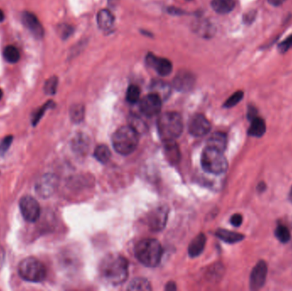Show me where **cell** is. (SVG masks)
Listing matches in <instances>:
<instances>
[{
  "mask_svg": "<svg viewBox=\"0 0 292 291\" xmlns=\"http://www.w3.org/2000/svg\"><path fill=\"white\" fill-rule=\"evenodd\" d=\"M99 272L106 283L112 285H122L128 277V262L120 254H109L101 261Z\"/></svg>",
  "mask_w": 292,
  "mask_h": 291,
  "instance_id": "1",
  "label": "cell"
},
{
  "mask_svg": "<svg viewBox=\"0 0 292 291\" xmlns=\"http://www.w3.org/2000/svg\"><path fill=\"white\" fill-rule=\"evenodd\" d=\"M134 253L137 259L144 266L148 268H156L162 260L163 248L156 239L146 238L136 244Z\"/></svg>",
  "mask_w": 292,
  "mask_h": 291,
  "instance_id": "2",
  "label": "cell"
},
{
  "mask_svg": "<svg viewBox=\"0 0 292 291\" xmlns=\"http://www.w3.org/2000/svg\"><path fill=\"white\" fill-rule=\"evenodd\" d=\"M157 127L160 137L164 142L174 140L183 132L182 117L176 112H166L160 115Z\"/></svg>",
  "mask_w": 292,
  "mask_h": 291,
  "instance_id": "3",
  "label": "cell"
},
{
  "mask_svg": "<svg viewBox=\"0 0 292 291\" xmlns=\"http://www.w3.org/2000/svg\"><path fill=\"white\" fill-rule=\"evenodd\" d=\"M139 132L131 125L118 129L112 137L114 149L123 156H128L136 149L139 145Z\"/></svg>",
  "mask_w": 292,
  "mask_h": 291,
  "instance_id": "4",
  "label": "cell"
},
{
  "mask_svg": "<svg viewBox=\"0 0 292 291\" xmlns=\"http://www.w3.org/2000/svg\"><path fill=\"white\" fill-rule=\"evenodd\" d=\"M220 150L206 147L202 154L201 163L204 171L212 174H221L228 170L227 158Z\"/></svg>",
  "mask_w": 292,
  "mask_h": 291,
  "instance_id": "5",
  "label": "cell"
},
{
  "mask_svg": "<svg viewBox=\"0 0 292 291\" xmlns=\"http://www.w3.org/2000/svg\"><path fill=\"white\" fill-rule=\"evenodd\" d=\"M18 272L21 278L32 283H40L46 277V269L44 265L34 257L26 258L21 261Z\"/></svg>",
  "mask_w": 292,
  "mask_h": 291,
  "instance_id": "6",
  "label": "cell"
},
{
  "mask_svg": "<svg viewBox=\"0 0 292 291\" xmlns=\"http://www.w3.org/2000/svg\"><path fill=\"white\" fill-rule=\"evenodd\" d=\"M21 213L28 222H35L41 215V207L36 199L32 196H23L19 203Z\"/></svg>",
  "mask_w": 292,
  "mask_h": 291,
  "instance_id": "7",
  "label": "cell"
},
{
  "mask_svg": "<svg viewBox=\"0 0 292 291\" xmlns=\"http://www.w3.org/2000/svg\"><path fill=\"white\" fill-rule=\"evenodd\" d=\"M168 218V208L166 206H160L153 209L148 215L147 223L152 231H161L166 227Z\"/></svg>",
  "mask_w": 292,
  "mask_h": 291,
  "instance_id": "8",
  "label": "cell"
},
{
  "mask_svg": "<svg viewBox=\"0 0 292 291\" xmlns=\"http://www.w3.org/2000/svg\"><path fill=\"white\" fill-rule=\"evenodd\" d=\"M140 108V111L147 117H153L158 115L162 108V98L152 92L141 99Z\"/></svg>",
  "mask_w": 292,
  "mask_h": 291,
  "instance_id": "9",
  "label": "cell"
},
{
  "mask_svg": "<svg viewBox=\"0 0 292 291\" xmlns=\"http://www.w3.org/2000/svg\"><path fill=\"white\" fill-rule=\"evenodd\" d=\"M210 122L204 115H194L189 123V132L191 135L197 138L204 137L210 131Z\"/></svg>",
  "mask_w": 292,
  "mask_h": 291,
  "instance_id": "10",
  "label": "cell"
},
{
  "mask_svg": "<svg viewBox=\"0 0 292 291\" xmlns=\"http://www.w3.org/2000/svg\"><path fill=\"white\" fill-rule=\"evenodd\" d=\"M268 274V266L265 261H259L253 268L250 278V285L253 291H258L263 287Z\"/></svg>",
  "mask_w": 292,
  "mask_h": 291,
  "instance_id": "11",
  "label": "cell"
},
{
  "mask_svg": "<svg viewBox=\"0 0 292 291\" xmlns=\"http://www.w3.org/2000/svg\"><path fill=\"white\" fill-rule=\"evenodd\" d=\"M147 65L152 68L159 75L167 76L173 69V65L166 58H158L154 54H148L146 58Z\"/></svg>",
  "mask_w": 292,
  "mask_h": 291,
  "instance_id": "12",
  "label": "cell"
},
{
  "mask_svg": "<svg viewBox=\"0 0 292 291\" xmlns=\"http://www.w3.org/2000/svg\"><path fill=\"white\" fill-rule=\"evenodd\" d=\"M195 76L187 70H181L177 73L173 80V86L179 92H188L193 88Z\"/></svg>",
  "mask_w": 292,
  "mask_h": 291,
  "instance_id": "13",
  "label": "cell"
},
{
  "mask_svg": "<svg viewBox=\"0 0 292 291\" xmlns=\"http://www.w3.org/2000/svg\"><path fill=\"white\" fill-rule=\"evenodd\" d=\"M21 21L34 37L41 39L44 36V28L34 14L25 11L21 14Z\"/></svg>",
  "mask_w": 292,
  "mask_h": 291,
  "instance_id": "14",
  "label": "cell"
},
{
  "mask_svg": "<svg viewBox=\"0 0 292 291\" xmlns=\"http://www.w3.org/2000/svg\"><path fill=\"white\" fill-rule=\"evenodd\" d=\"M205 244H206L205 235L204 233L198 234L189 244L188 254L190 257L195 258L199 256L204 251Z\"/></svg>",
  "mask_w": 292,
  "mask_h": 291,
  "instance_id": "15",
  "label": "cell"
},
{
  "mask_svg": "<svg viewBox=\"0 0 292 291\" xmlns=\"http://www.w3.org/2000/svg\"><path fill=\"white\" fill-rule=\"evenodd\" d=\"M55 187H56V181L54 180V177L45 176L41 179V181L37 185V192L41 196H49L54 191Z\"/></svg>",
  "mask_w": 292,
  "mask_h": 291,
  "instance_id": "16",
  "label": "cell"
},
{
  "mask_svg": "<svg viewBox=\"0 0 292 291\" xmlns=\"http://www.w3.org/2000/svg\"><path fill=\"white\" fill-rule=\"evenodd\" d=\"M97 21L100 29L108 31L112 28L115 22V18L109 10H101L97 16Z\"/></svg>",
  "mask_w": 292,
  "mask_h": 291,
  "instance_id": "17",
  "label": "cell"
},
{
  "mask_svg": "<svg viewBox=\"0 0 292 291\" xmlns=\"http://www.w3.org/2000/svg\"><path fill=\"white\" fill-rule=\"evenodd\" d=\"M192 28L195 33L199 34L202 37H210L214 33L213 25L209 21L203 19L194 21Z\"/></svg>",
  "mask_w": 292,
  "mask_h": 291,
  "instance_id": "18",
  "label": "cell"
},
{
  "mask_svg": "<svg viewBox=\"0 0 292 291\" xmlns=\"http://www.w3.org/2000/svg\"><path fill=\"white\" fill-rule=\"evenodd\" d=\"M227 144L228 139L226 134L222 132H214V134L211 135L209 139H208L207 146L208 147L223 152L227 147Z\"/></svg>",
  "mask_w": 292,
  "mask_h": 291,
  "instance_id": "19",
  "label": "cell"
},
{
  "mask_svg": "<svg viewBox=\"0 0 292 291\" xmlns=\"http://www.w3.org/2000/svg\"><path fill=\"white\" fill-rule=\"evenodd\" d=\"M236 2L235 0H212L211 6L218 14L226 15L234 10Z\"/></svg>",
  "mask_w": 292,
  "mask_h": 291,
  "instance_id": "20",
  "label": "cell"
},
{
  "mask_svg": "<svg viewBox=\"0 0 292 291\" xmlns=\"http://www.w3.org/2000/svg\"><path fill=\"white\" fill-rule=\"evenodd\" d=\"M164 144V151L166 154L167 159L172 164H175L180 161V152L179 147L174 140L165 141Z\"/></svg>",
  "mask_w": 292,
  "mask_h": 291,
  "instance_id": "21",
  "label": "cell"
},
{
  "mask_svg": "<svg viewBox=\"0 0 292 291\" xmlns=\"http://www.w3.org/2000/svg\"><path fill=\"white\" fill-rule=\"evenodd\" d=\"M215 235L218 238L221 240L224 241L228 244H235L245 238V236L243 234L234 232V231H230V230H225V229H219L215 232Z\"/></svg>",
  "mask_w": 292,
  "mask_h": 291,
  "instance_id": "22",
  "label": "cell"
},
{
  "mask_svg": "<svg viewBox=\"0 0 292 291\" xmlns=\"http://www.w3.org/2000/svg\"><path fill=\"white\" fill-rule=\"evenodd\" d=\"M250 122H251V124L249 128V135L256 137V138L262 137L266 132L265 122L262 118L257 117V116L251 119Z\"/></svg>",
  "mask_w": 292,
  "mask_h": 291,
  "instance_id": "23",
  "label": "cell"
},
{
  "mask_svg": "<svg viewBox=\"0 0 292 291\" xmlns=\"http://www.w3.org/2000/svg\"><path fill=\"white\" fill-rule=\"evenodd\" d=\"M94 157L99 163H107L109 162L110 157H111V152L108 146L104 145H100V146L96 147L94 150Z\"/></svg>",
  "mask_w": 292,
  "mask_h": 291,
  "instance_id": "24",
  "label": "cell"
},
{
  "mask_svg": "<svg viewBox=\"0 0 292 291\" xmlns=\"http://www.w3.org/2000/svg\"><path fill=\"white\" fill-rule=\"evenodd\" d=\"M151 289L152 288L150 286V284H149V282L147 279H146V278H138L133 279V281L130 283L127 290L132 291H151Z\"/></svg>",
  "mask_w": 292,
  "mask_h": 291,
  "instance_id": "25",
  "label": "cell"
},
{
  "mask_svg": "<svg viewBox=\"0 0 292 291\" xmlns=\"http://www.w3.org/2000/svg\"><path fill=\"white\" fill-rule=\"evenodd\" d=\"M3 58L10 63H16L20 59V53L17 47H15L13 45H8L4 48Z\"/></svg>",
  "mask_w": 292,
  "mask_h": 291,
  "instance_id": "26",
  "label": "cell"
},
{
  "mask_svg": "<svg viewBox=\"0 0 292 291\" xmlns=\"http://www.w3.org/2000/svg\"><path fill=\"white\" fill-rule=\"evenodd\" d=\"M153 93H156L160 98H166L168 97L170 93V88L165 82H155L152 85Z\"/></svg>",
  "mask_w": 292,
  "mask_h": 291,
  "instance_id": "27",
  "label": "cell"
},
{
  "mask_svg": "<svg viewBox=\"0 0 292 291\" xmlns=\"http://www.w3.org/2000/svg\"><path fill=\"white\" fill-rule=\"evenodd\" d=\"M85 115V108L82 104H75L70 108V118L76 123L82 122Z\"/></svg>",
  "mask_w": 292,
  "mask_h": 291,
  "instance_id": "28",
  "label": "cell"
},
{
  "mask_svg": "<svg viewBox=\"0 0 292 291\" xmlns=\"http://www.w3.org/2000/svg\"><path fill=\"white\" fill-rule=\"evenodd\" d=\"M275 236L277 239L280 241L283 244L288 243L291 240V237H292L289 229L285 226H282V225H279L276 228Z\"/></svg>",
  "mask_w": 292,
  "mask_h": 291,
  "instance_id": "29",
  "label": "cell"
},
{
  "mask_svg": "<svg viewBox=\"0 0 292 291\" xmlns=\"http://www.w3.org/2000/svg\"><path fill=\"white\" fill-rule=\"evenodd\" d=\"M140 89L135 85H130L126 92V101L130 104H136L140 100Z\"/></svg>",
  "mask_w": 292,
  "mask_h": 291,
  "instance_id": "30",
  "label": "cell"
},
{
  "mask_svg": "<svg viewBox=\"0 0 292 291\" xmlns=\"http://www.w3.org/2000/svg\"><path fill=\"white\" fill-rule=\"evenodd\" d=\"M58 79L56 76H52L48 79L44 83V91L48 95H54L57 92L58 87Z\"/></svg>",
  "mask_w": 292,
  "mask_h": 291,
  "instance_id": "31",
  "label": "cell"
},
{
  "mask_svg": "<svg viewBox=\"0 0 292 291\" xmlns=\"http://www.w3.org/2000/svg\"><path fill=\"white\" fill-rule=\"evenodd\" d=\"M244 98V92L241 91H238L233 93L232 95L228 98L224 104L225 108H231L234 107L235 105L238 104L239 102L241 101Z\"/></svg>",
  "mask_w": 292,
  "mask_h": 291,
  "instance_id": "32",
  "label": "cell"
},
{
  "mask_svg": "<svg viewBox=\"0 0 292 291\" xmlns=\"http://www.w3.org/2000/svg\"><path fill=\"white\" fill-rule=\"evenodd\" d=\"M74 32V28L68 24H62L58 27V33L63 39H68Z\"/></svg>",
  "mask_w": 292,
  "mask_h": 291,
  "instance_id": "33",
  "label": "cell"
},
{
  "mask_svg": "<svg viewBox=\"0 0 292 291\" xmlns=\"http://www.w3.org/2000/svg\"><path fill=\"white\" fill-rule=\"evenodd\" d=\"M292 48V34L290 35L289 37L283 41L278 46L279 52L281 53H286L289 51L290 49Z\"/></svg>",
  "mask_w": 292,
  "mask_h": 291,
  "instance_id": "34",
  "label": "cell"
},
{
  "mask_svg": "<svg viewBox=\"0 0 292 291\" xmlns=\"http://www.w3.org/2000/svg\"><path fill=\"white\" fill-rule=\"evenodd\" d=\"M11 139H12L11 137H7V138L3 139V142L0 144V155H3V153L5 152L8 149L9 146L11 144Z\"/></svg>",
  "mask_w": 292,
  "mask_h": 291,
  "instance_id": "35",
  "label": "cell"
},
{
  "mask_svg": "<svg viewBox=\"0 0 292 291\" xmlns=\"http://www.w3.org/2000/svg\"><path fill=\"white\" fill-rule=\"evenodd\" d=\"M231 224L235 227H238L241 226L242 222H243V217H242L241 214H238V213H236V214H233L231 218Z\"/></svg>",
  "mask_w": 292,
  "mask_h": 291,
  "instance_id": "36",
  "label": "cell"
},
{
  "mask_svg": "<svg viewBox=\"0 0 292 291\" xmlns=\"http://www.w3.org/2000/svg\"><path fill=\"white\" fill-rule=\"evenodd\" d=\"M51 104V102H48V103H46V104L44 105V106H43V107H42V108H41V109L37 112V114L35 115L34 120H33V123H34V125H35V124H36V122H37L41 118V116H42L43 114H44V110H45V109H46V108H47L48 107H49V106H50Z\"/></svg>",
  "mask_w": 292,
  "mask_h": 291,
  "instance_id": "37",
  "label": "cell"
},
{
  "mask_svg": "<svg viewBox=\"0 0 292 291\" xmlns=\"http://www.w3.org/2000/svg\"><path fill=\"white\" fill-rule=\"evenodd\" d=\"M268 1L270 4H272L273 6H280L286 2V0H268Z\"/></svg>",
  "mask_w": 292,
  "mask_h": 291,
  "instance_id": "38",
  "label": "cell"
},
{
  "mask_svg": "<svg viewBox=\"0 0 292 291\" xmlns=\"http://www.w3.org/2000/svg\"><path fill=\"white\" fill-rule=\"evenodd\" d=\"M176 285H175V283H173V282H169V283H167V285L166 287H165V290H166V291H176Z\"/></svg>",
  "mask_w": 292,
  "mask_h": 291,
  "instance_id": "39",
  "label": "cell"
},
{
  "mask_svg": "<svg viewBox=\"0 0 292 291\" xmlns=\"http://www.w3.org/2000/svg\"><path fill=\"white\" fill-rule=\"evenodd\" d=\"M3 260H4V252H3V249H2V247L0 246V268H1V266L3 265Z\"/></svg>",
  "mask_w": 292,
  "mask_h": 291,
  "instance_id": "40",
  "label": "cell"
},
{
  "mask_svg": "<svg viewBox=\"0 0 292 291\" xmlns=\"http://www.w3.org/2000/svg\"><path fill=\"white\" fill-rule=\"evenodd\" d=\"M4 20V14H3V10L0 9V22Z\"/></svg>",
  "mask_w": 292,
  "mask_h": 291,
  "instance_id": "41",
  "label": "cell"
},
{
  "mask_svg": "<svg viewBox=\"0 0 292 291\" xmlns=\"http://www.w3.org/2000/svg\"><path fill=\"white\" fill-rule=\"evenodd\" d=\"M290 200H291V202L292 203V189H291V191H290V195H289Z\"/></svg>",
  "mask_w": 292,
  "mask_h": 291,
  "instance_id": "42",
  "label": "cell"
},
{
  "mask_svg": "<svg viewBox=\"0 0 292 291\" xmlns=\"http://www.w3.org/2000/svg\"><path fill=\"white\" fill-rule=\"evenodd\" d=\"M2 97H3V92H2V90L0 89V100H1Z\"/></svg>",
  "mask_w": 292,
  "mask_h": 291,
  "instance_id": "43",
  "label": "cell"
}]
</instances>
